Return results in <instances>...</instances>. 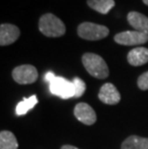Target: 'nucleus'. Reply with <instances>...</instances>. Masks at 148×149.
Listing matches in <instances>:
<instances>
[{"label":"nucleus","mask_w":148,"mask_h":149,"mask_svg":"<svg viewBox=\"0 0 148 149\" xmlns=\"http://www.w3.org/2000/svg\"><path fill=\"white\" fill-rule=\"evenodd\" d=\"M44 80L49 83V91L53 95L62 99L74 97L75 88L73 82L68 81L61 76H56L52 71H48L44 76Z\"/></svg>","instance_id":"f257e3e1"},{"label":"nucleus","mask_w":148,"mask_h":149,"mask_svg":"<svg viewBox=\"0 0 148 149\" xmlns=\"http://www.w3.org/2000/svg\"><path fill=\"white\" fill-rule=\"evenodd\" d=\"M82 62L86 70L97 79H105L109 76V68L102 57L94 53H85Z\"/></svg>","instance_id":"f03ea898"},{"label":"nucleus","mask_w":148,"mask_h":149,"mask_svg":"<svg viewBox=\"0 0 148 149\" xmlns=\"http://www.w3.org/2000/svg\"><path fill=\"white\" fill-rule=\"evenodd\" d=\"M40 31L48 38H59L65 34V25L53 14L42 15L39 22Z\"/></svg>","instance_id":"7ed1b4c3"},{"label":"nucleus","mask_w":148,"mask_h":149,"mask_svg":"<svg viewBox=\"0 0 148 149\" xmlns=\"http://www.w3.org/2000/svg\"><path fill=\"white\" fill-rule=\"evenodd\" d=\"M78 36L87 40H99L106 38L110 31L106 26L92 22H83L78 26Z\"/></svg>","instance_id":"20e7f679"},{"label":"nucleus","mask_w":148,"mask_h":149,"mask_svg":"<svg viewBox=\"0 0 148 149\" xmlns=\"http://www.w3.org/2000/svg\"><path fill=\"white\" fill-rule=\"evenodd\" d=\"M14 80L19 85L33 84L39 77L37 68L31 65H22L14 68L12 72Z\"/></svg>","instance_id":"39448f33"},{"label":"nucleus","mask_w":148,"mask_h":149,"mask_svg":"<svg viewBox=\"0 0 148 149\" xmlns=\"http://www.w3.org/2000/svg\"><path fill=\"white\" fill-rule=\"evenodd\" d=\"M115 42L121 45H140L148 42V35L138 31H124L116 34L114 38Z\"/></svg>","instance_id":"423d86ee"},{"label":"nucleus","mask_w":148,"mask_h":149,"mask_svg":"<svg viewBox=\"0 0 148 149\" xmlns=\"http://www.w3.org/2000/svg\"><path fill=\"white\" fill-rule=\"evenodd\" d=\"M74 116L80 122L86 125H92L96 121V113L89 104L81 102L74 108Z\"/></svg>","instance_id":"0eeeda50"},{"label":"nucleus","mask_w":148,"mask_h":149,"mask_svg":"<svg viewBox=\"0 0 148 149\" xmlns=\"http://www.w3.org/2000/svg\"><path fill=\"white\" fill-rule=\"evenodd\" d=\"M98 98L104 104L115 105V104L119 103L121 96L115 85H113L112 83H106L100 88Z\"/></svg>","instance_id":"6e6552de"},{"label":"nucleus","mask_w":148,"mask_h":149,"mask_svg":"<svg viewBox=\"0 0 148 149\" xmlns=\"http://www.w3.org/2000/svg\"><path fill=\"white\" fill-rule=\"evenodd\" d=\"M20 36L19 29L14 24L4 23L0 26V44L1 46L14 43Z\"/></svg>","instance_id":"1a4fd4ad"},{"label":"nucleus","mask_w":148,"mask_h":149,"mask_svg":"<svg viewBox=\"0 0 148 149\" xmlns=\"http://www.w3.org/2000/svg\"><path fill=\"white\" fill-rule=\"evenodd\" d=\"M129 24L136 31L148 35V17L138 12H130L127 15Z\"/></svg>","instance_id":"9d476101"},{"label":"nucleus","mask_w":148,"mask_h":149,"mask_svg":"<svg viewBox=\"0 0 148 149\" xmlns=\"http://www.w3.org/2000/svg\"><path fill=\"white\" fill-rule=\"evenodd\" d=\"M128 63L133 66H140L148 63V48L136 47L132 49L127 55Z\"/></svg>","instance_id":"9b49d317"},{"label":"nucleus","mask_w":148,"mask_h":149,"mask_svg":"<svg viewBox=\"0 0 148 149\" xmlns=\"http://www.w3.org/2000/svg\"><path fill=\"white\" fill-rule=\"evenodd\" d=\"M121 149H148V139L130 136L122 142Z\"/></svg>","instance_id":"f8f14e48"},{"label":"nucleus","mask_w":148,"mask_h":149,"mask_svg":"<svg viewBox=\"0 0 148 149\" xmlns=\"http://www.w3.org/2000/svg\"><path fill=\"white\" fill-rule=\"evenodd\" d=\"M87 3L92 10L102 15L108 14L115 5V0H88Z\"/></svg>","instance_id":"ddd939ff"},{"label":"nucleus","mask_w":148,"mask_h":149,"mask_svg":"<svg viewBox=\"0 0 148 149\" xmlns=\"http://www.w3.org/2000/svg\"><path fill=\"white\" fill-rule=\"evenodd\" d=\"M17 138L10 131H1L0 133V149H17Z\"/></svg>","instance_id":"4468645a"},{"label":"nucleus","mask_w":148,"mask_h":149,"mask_svg":"<svg viewBox=\"0 0 148 149\" xmlns=\"http://www.w3.org/2000/svg\"><path fill=\"white\" fill-rule=\"evenodd\" d=\"M38 103V98L36 95H32L29 98H23V100L19 102L15 108V113L17 116H23L27 113L28 111H30L34 108Z\"/></svg>","instance_id":"2eb2a0df"},{"label":"nucleus","mask_w":148,"mask_h":149,"mask_svg":"<svg viewBox=\"0 0 148 149\" xmlns=\"http://www.w3.org/2000/svg\"><path fill=\"white\" fill-rule=\"evenodd\" d=\"M73 85H74V88H75V94H74V97L75 98H78L82 96L86 91V84L85 82L82 80V79L78 78V77H75L73 78Z\"/></svg>","instance_id":"dca6fc26"},{"label":"nucleus","mask_w":148,"mask_h":149,"mask_svg":"<svg viewBox=\"0 0 148 149\" xmlns=\"http://www.w3.org/2000/svg\"><path fill=\"white\" fill-rule=\"evenodd\" d=\"M138 87L141 91H147L148 90V71L144 72L141 74L138 79Z\"/></svg>","instance_id":"f3484780"},{"label":"nucleus","mask_w":148,"mask_h":149,"mask_svg":"<svg viewBox=\"0 0 148 149\" xmlns=\"http://www.w3.org/2000/svg\"><path fill=\"white\" fill-rule=\"evenodd\" d=\"M61 149H79V148L75 147L73 145H64V146H62Z\"/></svg>","instance_id":"a211bd4d"},{"label":"nucleus","mask_w":148,"mask_h":149,"mask_svg":"<svg viewBox=\"0 0 148 149\" xmlns=\"http://www.w3.org/2000/svg\"><path fill=\"white\" fill-rule=\"evenodd\" d=\"M142 1H143V3H144V4H145V5H147V6H148V0H142Z\"/></svg>","instance_id":"6ab92c4d"}]
</instances>
